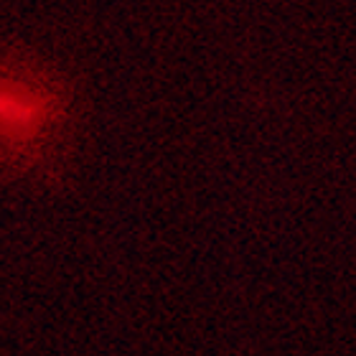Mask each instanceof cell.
Wrapping results in <instances>:
<instances>
[{
	"label": "cell",
	"mask_w": 356,
	"mask_h": 356,
	"mask_svg": "<svg viewBox=\"0 0 356 356\" xmlns=\"http://www.w3.org/2000/svg\"><path fill=\"white\" fill-rule=\"evenodd\" d=\"M49 102L46 97L21 87L0 82V138L23 140L31 138L46 122Z\"/></svg>",
	"instance_id": "obj_1"
}]
</instances>
